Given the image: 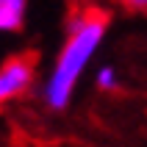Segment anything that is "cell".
<instances>
[{
	"instance_id": "obj_1",
	"label": "cell",
	"mask_w": 147,
	"mask_h": 147,
	"mask_svg": "<svg viewBox=\"0 0 147 147\" xmlns=\"http://www.w3.org/2000/svg\"><path fill=\"white\" fill-rule=\"evenodd\" d=\"M106 25H108V17L97 8H89V11H83L72 20L67 42L61 47V53H58L56 67H53V75H50L47 86H45V100H47L50 108L61 111V108L69 106L72 89L78 83V78H81L83 67L89 64L92 53L100 47Z\"/></svg>"
},
{
	"instance_id": "obj_2",
	"label": "cell",
	"mask_w": 147,
	"mask_h": 147,
	"mask_svg": "<svg viewBox=\"0 0 147 147\" xmlns=\"http://www.w3.org/2000/svg\"><path fill=\"white\" fill-rule=\"evenodd\" d=\"M33 67H36V58L33 56H14L0 67V103L22 94L31 86Z\"/></svg>"
},
{
	"instance_id": "obj_3",
	"label": "cell",
	"mask_w": 147,
	"mask_h": 147,
	"mask_svg": "<svg viewBox=\"0 0 147 147\" xmlns=\"http://www.w3.org/2000/svg\"><path fill=\"white\" fill-rule=\"evenodd\" d=\"M28 0H0V31H20Z\"/></svg>"
},
{
	"instance_id": "obj_4",
	"label": "cell",
	"mask_w": 147,
	"mask_h": 147,
	"mask_svg": "<svg viewBox=\"0 0 147 147\" xmlns=\"http://www.w3.org/2000/svg\"><path fill=\"white\" fill-rule=\"evenodd\" d=\"M97 86L100 89H114L117 86V72L111 69V67H103L97 72Z\"/></svg>"
},
{
	"instance_id": "obj_5",
	"label": "cell",
	"mask_w": 147,
	"mask_h": 147,
	"mask_svg": "<svg viewBox=\"0 0 147 147\" xmlns=\"http://www.w3.org/2000/svg\"><path fill=\"white\" fill-rule=\"evenodd\" d=\"M128 8H136V11H144L147 8V0H122Z\"/></svg>"
}]
</instances>
